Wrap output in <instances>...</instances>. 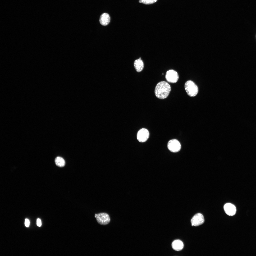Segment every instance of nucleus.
I'll use <instances>...</instances> for the list:
<instances>
[{
	"instance_id": "14",
	"label": "nucleus",
	"mask_w": 256,
	"mask_h": 256,
	"mask_svg": "<svg viewBox=\"0 0 256 256\" xmlns=\"http://www.w3.org/2000/svg\"><path fill=\"white\" fill-rule=\"evenodd\" d=\"M25 226L27 227H28L30 224V221L29 220L27 219H26L25 220Z\"/></svg>"
},
{
	"instance_id": "2",
	"label": "nucleus",
	"mask_w": 256,
	"mask_h": 256,
	"mask_svg": "<svg viewBox=\"0 0 256 256\" xmlns=\"http://www.w3.org/2000/svg\"><path fill=\"white\" fill-rule=\"evenodd\" d=\"M184 88L187 94L190 97L196 96L198 92L197 86L191 80H188L184 84Z\"/></svg>"
},
{
	"instance_id": "12",
	"label": "nucleus",
	"mask_w": 256,
	"mask_h": 256,
	"mask_svg": "<svg viewBox=\"0 0 256 256\" xmlns=\"http://www.w3.org/2000/svg\"><path fill=\"white\" fill-rule=\"evenodd\" d=\"M56 165L58 166L62 167L64 166L65 165V162L63 158L61 157H57L55 160Z\"/></svg>"
},
{
	"instance_id": "4",
	"label": "nucleus",
	"mask_w": 256,
	"mask_h": 256,
	"mask_svg": "<svg viewBox=\"0 0 256 256\" xmlns=\"http://www.w3.org/2000/svg\"><path fill=\"white\" fill-rule=\"evenodd\" d=\"M165 79L168 82L174 83L177 82L179 78V76L177 72L173 69L168 71L166 74Z\"/></svg>"
},
{
	"instance_id": "13",
	"label": "nucleus",
	"mask_w": 256,
	"mask_h": 256,
	"mask_svg": "<svg viewBox=\"0 0 256 256\" xmlns=\"http://www.w3.org/2000/svg\"><path fill=\"white\" fill-rule=\"evenodd\" d=\"M157 0H139V2L146 5H149L156 2Z\"/></svg>"
},
{
	"instance_id": "15",
	"label": "nucleus",
	"mask_w": 256,
	"mask_h": 256,
	"mask_svg": "<svg viewBox=\"0 0 256 256\" xmlns=\"http://www.w3.org/2000/svg\"><path fill=\"white\" fill-rule=\"evenodd\" d=\"M37 225L39 227H41V222L40 219L38 218L37 220Z\"/></svg>"
},
{
	"instance_id": "8",
	"label": "nucleus",
	"mask_w": 256,
	"mask_h": 256,
	"mask_svg": "<svg viewBox=\"0 0 256 256\" xmlns=\"http://www.w3.org/2000/svg\"><path fill=\"white\" fill-rule=\"evenodd\" d=\"M224 208L225 213L229 216H233L236 213V209L235 206L231 203H226L224 205Z\"/></svg>"
},
{
	"instance_id": "1",
	"label": "nucleus",
	"mask_w": 256,
	"mask_h": 256,
	"mask_svg": "<svg viewBox=\"0 0 256 256\" xmlns=\"http://www.w3.org/2000/svg\"><path fill=\"white\" fill-rule=\"evenodd\" d=\"M171 90L169 84L165 81H161L156 85L155 90V93L156 97L160 99L166 98L168 96Z\"/></svg>"
},
{
	"instance_id": "10",
	"label": "nucleus",
	"mask_w": 256,
	"mask_h": 256,
	"mask_svg": "<svg viewBox=\"0 0 256 256\" xmlns=\"http://www.w3.org/2000/svg\"><path fill=\"white\" fill-rule=\"evenodd\" d=\"M173 249L176 251H179L182 250L184 247L183 242L180 240L177 239L174 240L172 244Z\"/></svg>"
},
{
	"instance_id": "11",
	"label": "nucleus",
	"mask_w": 256,
	"mask_h": 256,
	"mask_svg": "<svg viewBox=\"0 0 256 256\" xmlns=\"http://www.w3.org/2000/svg\"><path fill=\"white\" fill-rule=\"evenodd\" d=\"M134 65L136 71L137 72L141 71L144 68V63L141 59H139L135 60L134 62Z\"/></svg>"
},
{
	"instance_id": "9",
	"label": "nucleus",
	"mask_w": 256,
	"mask_h": 256,
	"mask_svg": "<svg viewBox=\"0 0 256 256\" xmlns=\"http://www.w3.org/2000/svg\"><path fill=\"white\" fill-rule=\"evenodd\" d=\"M99 21L102 25L103 26L107 25L110 21V17L109 15L107 13H103L101 15Z\"/></svg>"
},
{
	"instance_id": "5",
	"label": "nucleus",
	"mask_w": 256,
	"mask_h": 256,
	"mask_svg": "<svg viewBox=\"0 0 256 256\" xmlns=\"http://www.w3.org/2000/svg\"><path fill=\"white\" fill-rule=\"evenodd\" d=\"M95 217L97 222L100 224L106 225L109 223L110 219L109 215L106 213H101L95 214Z\"/></svg>"
},
{
	"instance_id": "3",
	"label": "nucleus",
	"mask_w": 256,
	"mask_h": 256,
	"mask_svg": "<svg viewBox=\"0 0 256 256\" xmlns=\"http://www.w3.org/2000/svg\"><path fill=\"white\" fill-rule=\"evenodd\" d=\"M167 147L171 152L175 153L178 152L180 150L181 146L179 142L176 139L171 140L168 142Z\"/></svg>"
},
{
	"instance_id": "6",
	"label": "nucleus",
	"mask_w": 256,
	"mask_h": 256,
	"mask_svg": "<svg viewBox=\"0 0 256 256\" xmlns=\"http://www.w3.org/2000/svg\"><path fill=\"white\" fill-rule=\"evenodd\" d=\"M149 136V133L148 131L146 128H142L138 131L137 138L139 142H144L147 141Z\"/></svg>"
},
{
	"instance_id": "7",
	"label": "nucleus",
	"mask_w": 256,
	"mask_h": 256,
	"mask_svg": "<svg viewBox=\"0 0 256 256\" xmlns=\"http://www.w3.org/2000/svg\"><path fill=\"white\" fill-rule=\"evenodd\" d=\"M204 222V219L203 215L201 213H198L195 214L191 220L192 226H198L203 224Z\"/></svg>"
}]
</instances>
